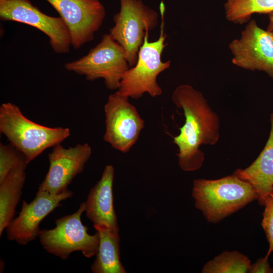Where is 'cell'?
<instances>
[{
  "mask_svg": "<svg viewBox=\"0 0 273 273\" xmlns=\"http://www.w3.org/2000/svg\"><path fill=\"white\" fill-rule=\"evenodd\" d=\"M171 99L183 109L185 117L179 133L173 142L178 148L180 168L185 171L199 169L204 160L202 145H214L219 138V119L200 92L191 85L180 84L173 92Z\"/></svg>",
  "mask_w": 273,
  "mask_h": 273,
  "instance_id": "6da1fadb",
  "label": "cell"
},
{
  "mask_svg": "<svg viewBox=\"0 0 273 273\" xmlns=\"http://www.w3.org/2000/svg\"><path fill=\"white\" fill-rule=\"evenodd\" d=\"M192 194L196 208L212 223L220 221L257 199L253 186L234 173L217 179H196Z\"/></svg>",
  "mask_w": 273,
  "mask_h": 273,
  "instance_id": "7a4b0ae2",
  "label": "cell"
},
{
  "mask_svg": "<svg viewBox=\"0 0 273 273\" xmlns=\"http://www.w3.org/2000/svg\"><path fill=\"white\" fill-rule=\"evenodd\" d=\"M0 131L25 156L28 164L70 135L68 128L50 127L32 121L10 102L0 107Z\"/></svg>",
  "mask_w": 273,
  "mask_h": 273,
  "instance_id": "3957f363",
  "label": "cell"
},
{
  "mask_svg": "<svg viewBox=\"0 0 273 273\" xmlns=\"http://www.w3.org/2000/svg\"><path fill=\"white\" fill-rule=\"evenodd\" d=\"M160 10L161 23L158 39L150 41L149 33L146 35L135 64L124 73L117 90L128 98L137 99L146 93L155 98L162 94V89L157 81V77L170 67L171 62L162 60V52L167 45V35L164 31L165 5L163 2L160 5Z\"/></svg>",
  "mask_w": 273,
  "mask_h": 273,
  "instance_id": "277c9868",
  "label": "cell"
},
{
  "mask_svg": "<svg viewBox=\"0 0 273 273\" xmlns=\"http://www.w3.org/2000/svg\"><path fill=\"white\" fill-rule=\"evenodd\" d=\"M64 68L89 81L103 79L108 89L117 90L130 66L124 49L109 33L105 34L86 55L66 63Z\"/></svg>",
  "mask_w": 273,
  "mask_h": 273,
  "instance_id": "5b68a950",
  "label": "cell"
},
{
  "mask_svg": "<svg viewBox=\"0 0 273 273\" xmlns=\"http://www.w3.org/2000/svg\"><path fill=\"white\" fill-rule=\"evenodd\" d=\"M85 209V202H82L75 212L56 219L54 229L40 231L39 241L47 252L63 260L75 251H81L86 258L96 254L99 235L97 231L94 235L89 234L87 227L83 224L81 216Z\"/></svg>",
  "mask_w": 273,
  "mask_h": 273,
  "instance_id": "8992f818",
  "label": "cell"
},
{
  "mask_svg": "<svg viewBox=\"0 0 273 273\" xmlns=\"http://www.w3.org/2000/svg\"><path fill=\"white\" fill-rule=\"evenodd\" d=\"M120 10L113 16L109 34L124 49L129 65L133 66L147 33L158 25V13L142 0H119Z\"/></svg>",
  "mask_w": 273,
  "mask_h": 273,
  "instance_id": "52a82bcc",
  "label": "cell"
},
{
  "mask_svg": "<svg viewBox=\"0 0 273 273\" xmlns=\"http://www.w3.org/2000/svg\"><path fill=\"white\" fill-rule=\"evenodd\" d=\"M129 98L117 90L109 95L104 106V141L123 153L128 152L136 143L145 127V121Z\"/></svg>",
  "mask_w": 273,
  "mask_h": 273,
  "instance_id": "ba28073f",
  "label": "cell"
},
{
  "mask_svg": "<svg viewBox=\"0 0 273 273\" xmlns=\"http://www.w3.org/2000/svg\"><path fill=\"white\" fill-rule=\"evenodd\" d=\"M0 19L36 28L49 37L51 48L57 54L70 51V32L63 19L43 13L29 0H0Z\"/></svg>",
  "mask_w": 273,
  "mask_h": 273,
  "instance_id": "9c48e42d",
  "label": "cell"
},
{
  "mask_svg": "<svg viewBox=\"0 0 273 273\" xmlns=\"http://www.w3.org/2000/svg\"><path fill=\"white\" fill-rule=\"evenodd\" d=\"M229 48L234 65L264 72L273 78V32L260 27L256 20H250L240 37L233 40Z\"/></svg>",
  "mask_w": 273,
  "mask_h": 273,
  "instance_id": "30bf717a",
  "label": "cell"
},
{
  "mask_svg": "<svg viewBox=\"0 0 273 273\" xmlns=\"http://www.w3.org/2000/svg\"><path fill=\"white\" fill-rule=\"evenodd\" d=\"M67 26L71 46L78 49L92 41L106 16L100 0H46Z\"/></svg>",
  "mask_w": 273,
  "mask_h": 273,
  "instance_id": "8fae6325",
  "label": "cell"
},
{
  "mask_svg": "<svg viewBox=\"0 0 273 273\" xmlns=\"http://www.w3.org/2000/svg\"><path fill=\"white\" fill-rule=\"evenodd\" d=\"M53 148L48 154V171L38 191L59 195L67 190L72 180L83 171L92 148L87 143L67 148L60 144Z\"/></svg>",
  "mask_w": 273,
  "mask_h": 273,
  "instance_id": "7c38bea8",
  "label": "cell"
},
{
  "mask_svg": "<svg viewBox=\"0 0 273 273\" xmlns=\"http://www.w3.org/2000/svg\"><path fill=\"white\" fill-rule=\"evenodd\" d=\"M73 195V192L68 189L59 195L37 191L35 198L30 203L23 201L19 215L6 228L8 240L15 241L21 245L35 240L41 231V221L61 206L62 201L71 198Z\"/></svg>",
  "mask_w": 273,
  "mask_h": 273,
  "instance_id": "4fadbf2b",
  "label": "cell"
},
{
  "mask_svg": "<svg viewBox=\"0 0 273 273\" xmlns=\"http://www.w3.org/2000/svg\"><path fill=\"white\" fill-rule=\"evenodd\" d=\"M114 168L107 165L100 180L90 190L85 202V215L94 226L119 234V229L113 205Z\"/></svg>",
  "mask_w": 273,
  "mask_h": 273,
  "instance_id": "5bb4252c",
  "label": "cell"
},
{
  "mask_svg": "<svg viewBox=\"0 0 273 273\" xmlns=\"http://www.w3.org/2000/svg\"><path fill=\"white\" fill-rule=\"evenodd\" d=\"M270 122L268 140L258 157L246 168L237 169L234 172L253 186L258 203L262 206L267 197L273 193V113L270 114Z\"/></svg>",
  "mask_w": 273,
  "mask_h": 273,
  "instance_id": "9a60e30c",
  "label": "cell"
},
{
  "mask_svg": "<svg viewBox=\"0 0 273 273\" xmlns=\"http://www.w3.org/2000/svg\"><path fill=\"white\" fill-rule=\"evenodd\" d=\"M24 161L13 168L0 183V236L14 219L16 207L22 193L28 165Z\"/></svg>",
  "mask_w": 273,
  "mask_h": 273,
  "instance_id": "2e32d148",
  "label": "cell"
},
{
  "mask_svg": "<svg viewBox=\"0 0 273 273\" xmlns=\"http://www.w3.org/2000/svg\"><path fill=\"white\" fill-rule=\"evenodd\" d=\"M99 235L100 242L96 258L91 265L93 273H125L120 257L119 234L94 226Z\"/></svg>",
  "mask_w": 273,
  "mask_h": 273,
  "instance_id": "e0dca14e",
  "label": "cell"
},
{
  "mask_svg": "<svg viewBox=\"0 0 273 273\" xmlns=\"http://www.w3.org/2000/svg\"><path fill=\"white\" fill-rule=\"evenodd\" d=\"M224 8L227 20L243 24L248 23L254 14L273 11V0H225Z\"/></svg>",
  "mask_w": 273,
  "mask_h": 273,
  "instance_id": "ac0fdd59",
  "label": "cell"
},
{
  "mask_svg": "<svg viewBox=\"0 0 273 273\" xmlns=\"http://www.w3.org/2000/svg\"><path fill=\"white\" fill-rule=\"evenodd\" d=\"M251 261L248 257L237 251H225L207 262L203 273L248 272Z\"/></svg>",
  "mask_w": 273,
  "mask_h": 273,
  "instance_id": "d6986e66",
  "label": "cell"
},
{
  "mask_svg": "<svg viewBox=\"0 0 273 273\" xmlns=\"http://www.w3.org/2000/svg\"><path fill=\"white\" fill-rule=\"evenodd\" d=\"M24 161H26L25 156L10 143H1L0 183L13 168Z\"/></svg>",
  "mask_w": 273,
  "mask_h": 273,
  "instance_id": "ffe728a7",
  "label": "cell"
},
{
  "mask_svg": "<svg viewBox=\"0 0 273 273\" xmlns=\"http://www.w3.org/2000/svg\"><path fill=\"white\" fill-rule=\"evenodd\" d=\"M264 206L261 226L269 244L266 255H269L273 252V193L267 197Z\"/></svg>",
  "mask_w": 273,
  "mask_h": 273,
  "instance_id": "44dd1931",
  "label": "cell"
},
{
  "mask_svg": "<svg viewBox=\"0 0 273 273\" xmlns=\"http://www.w3.org/2000/svg\"><path fill=\"white\" fill-rule=\"evenodd\" d=\"M269 255L258 259L254 263L251 264L248 272L250 273H273V268L268 262Z\"/></svg>",
  "mask_w": 273,
  "mask_h": 273,
  "instance_id": "7402d4cb",
  "label": "cell"
},
{
  "mask_svg": "<svg viewBox=\"0 0 273 273\" xmlns=\"http://www.w3.org/2000/svg\"><path fill=\"white\" fill-rule=\"evenodd\" d=\"M267 14L269 22L266 30L270 32H273V11L268 13Z\"/></svg>",
  "mask_w": 273,
  "mask_h": 273,
  "instance_id": "603a6c76",
  "label": "cell"
}]
</instances>
